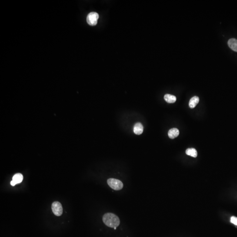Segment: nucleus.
<instances>
[{
    "mask_svg": "<svg viewBox=\"0 0 237 237\" xmlns=\"http://www.w3.org/2000/svg\"><path fill=\"white\" fill-rule=\"evenodd\" d=\"M102 220L107 226L111 228H116L120 224L119 218L112 213L105 214L102 217Z\"/></svg>",
    "mask_w": 237,
    "mask_h": 237,
    "instance_id": "nucleus-1",
    "label": "nucleus"
},
{
    "mask_svg": "<svg viewBox=\"0 0 237 237\" xmlns=\"http://www.w3.org/2000/svg\"><path fill=\"white\" fill-rule=\"evenodd\" d=\"M107 183L111 189L115 191L120 190L124 187V184L122 181L116 179H108L107 180Z\"/></svg>",
    "mask_w": 237,
    "mask_h": 237,
    "instance_id": "nucleus-2",
    "label": "nucleus"
},
{
    "mask_svg": "<svg viewBox=\"0 0 237 237\" xmlns=\"http://www.w3.org/2000/svg\"><path fill=\"white\" fill-rule=\"evenodd\" d=\"M99 15L95 12H91L88 15L87 17V23L91 26H95L97 24Z\"/></svg>",
    "mask_w": 237,
    "mask_h": 237,
    "instance_id": "nucleus-3",
    "label": "nucleus"
},
{
    "mask_svg": "<svg viewBox=\"0 0 237 237\" xmlns=\"http://www.w3.org/2000/svg\"><path fill=\"white\" fill-rule=\"evenodd\" d=\"M52 210L53 213L55 215L57 216H60L62 214L63 212V208L62 206L59 202H54L52 204Z\"/></svg>",
    "mask_w": 237,
    "mask_h": 237,
    "instance_id": "nucleus-4",
    "label": "nucleus"
},
{
    "mask_svg": "<svg viewBox=\"0 0 237 237\" xmlns=\"http://www.w3.org/2000/svg\"><path fill=\"white\" fill-rule=\"evenodd\" d=\"M133 132L137 135H140L143 132V126L141 123L135 124L133 127Z\"/></svg>",
    "mask_w": 237,
    "mask_h": 237,
    "instance_id": "nucleus-5",
    "label": "nucleus"
},
{
    "mask_svg": "<svg viewBox=\"0 0 237 237\" xmlns=\"http://www.w3.org/2000/svg\"><path fill=\"white\" fill-rule=\"evenodd\" d=\"M179 133V131L177 128H173L169 131L168 134L170 138L174 139L178 136Z\"/></svg>",
    "mask_w": 237,
    "mask_h": 237,
    "instance_id": "nucleus-6",
    "label": "nucleus"
},
{
    "mask_svg": "<svg viewBox=\"0 0 237 237\" xmlns=\"http://www.w3.org/2000/svg\"><path fill=\"white\" fill-rule=\"evenodd\" d=\"M228 45L230 48L235 52H237V40L231 38L228 41Z\"/></svg>",
    "mask_w": 237,
    "mask_h": 237,
    "instance_id": "nucleus-7",
    "label": "nucleus"
},
{
    "mask_svg": "<svg viewBox=\"0 0 237 237\" xmlns=\"http://www.w3.org/2000/svg\"><path fill=\"white\" fill-rule=\"evenodd\" d=\"M199 98L198 97L194 96L192 97L190 100L189 102V106L191 108H194L199 102Z\"/></svg>",
    "mask_w": 237,
    "mask_h": 237,
    "instance_id": "nucleus-8",
    "label": "nucleus"
},
{
    "mask_svg": "<svg viewBox=\"0 0 237 237\" xmlns=\"http://www.w3.org/2000/svg\"><path fill=\"white\" fill-rule=\"evenodd\" d=\"M164 99L167 103H173L176 102L177 98L175 96L170 94H166L164 95Z\"/></svg>",
    "mask_w": 237,
    "mask_h": 237,
    "instance_id": "nucleus-9",
    "label": "nucleus"
},
{
    "mask_svg": "<svg viewBox=\"0 0 237 237\" xmlns=\"http://www.w3.org/2000/svg\"><path fill=\"white\" fill-rule=\"evenodd\" d=\"M23 177L21 173H16L13 177L12 180L15 182V184H17L21 183L23 181Z\"/></svg>",
    "mask_w": 237,
    "mask_h": 237,
    "instance_id": "nucleus-10",
    "label": "nucleus"
},
{
    "mask_svg": "<svg viewBox=\"0 0 237 237\" xmlns=\"http://www.w3.org/2000/svg\"><path fill=\"white\" fill-rule=\"evenodd\" d=\"M186 154L191 157L196 158L197 156V151L194 148H189L186 150Z\"/></svg>",
    "mask_w": 237,
    "mask_h": 237,
    "instance_id": "nucleus-11",
    "label": "nucleus"
},
{
    "mask_svg": "<svg viewBox=\"0 0 237 237\" xmlns=\"http://www.w3.org/2000/svg\"><path fill=\"white\" fill-rule=\"evenodd\" d=\"M231 222L237 226V217L234 216H232L231 218Z\"/></svg>",
    "mask_w": 237,
    "mask_h": 237,
    "instance_id": "nucleus-12",
    "label": "nucleus"
},
{
    "mask_svg": "<svg viewBox=\"0 0 237 237\" xmlns=\"http://www.w3.org/2000/svg\"><path fill=\"white\" fill-rule=\"evenodd\" d=\"M10 184H11V185L12 186H14L16 184H15V182H14L13 180L11 181V183H10Z\"/></svg>",
    "mask_w": 237,
    "mask_h": 237,
    "instance_id": "nucleus-13",
    "label": "nucleus"
}]
</instances>
